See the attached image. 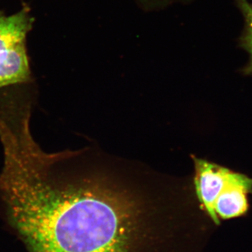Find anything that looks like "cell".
Here are the masks:
<instances>
[{
  "instance_id": "obj_1",
  "label": "cell",
  "mask_w": 252,
  "mask_h": 252,
  "mask_svg": "<svg viewBox=\"0 0 252 252\" xmlns=\"http://www.w3.org/2000/svg\"><path fill=\"white\" fill-rule=\"evenodd\" d=\"M151 175L94 149L30 145L4 160L0 198L30 252H126L132 193Z\"/></svg>"
},
{
  "instance_id": "obj_2",
  "label": "cell",
  "mask_w": 252,
  "mask_h": 252,
  "mask_svg": "<svg viewBox=\"0 0 252 252\" xmlns=\"http://www.w3.org/2000/svg\"><path fill=\"white\" fill-rule=\"evenodd\" d=\"M33 24L28 7L11 15L0 11V89L31 80L26 44Z\"/></svg>"
},
{
  "instance_id": "obj_3",
  "label": "cell",
  "mask_w": 252,
  "mask_h": 252,
  "mask_svg": "<svg viewBox=\"0 0 252 252\" xmlns=\"http://www.w3.org/2000/svg\"><path fill=\"white\" fill-rule=\"evenodd\" d=\"M192 158L194 164L192 178L197 198L212 220L215 223H220L214 214V204L226 183L231 170L204 159Z\"/></svg>"
},
{
  "instance_id": "obj_4",
  "label": "cell",
  "mask_w": 252,
  "mask_h": 252,
  "mask_svg": "<svg viewBox=\"0 0 252 252\" xmlns=\"http://www.w3.org/2000/svg\"><path fill=\"white\" fill-rule=\"evenodd\" d=\"M252 193V178L231 170L214 204V214L218 221L220 219L228 220L244 215L248 210V195Z\"/></svg>"
},
{
  "instance_id": "obj_5",
  "label": "cell",
  "mask_w": 252,
  "mask_h": 252,
  "mask_svg": "<svg viewBox=\"0 0 252 252\" xmlns=\"http://www.w3.org/2000/svg\"><path fill=\"white\" fill-rule=\"evenodd\" d=\"M235 4L241 13L244 27L239 38V45L248 53L249 61L243 72L252 75V2L250 0H235Z\"/></svg>"
}]
</instances>
